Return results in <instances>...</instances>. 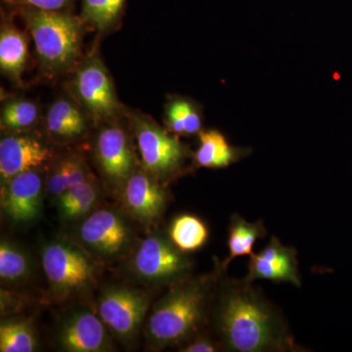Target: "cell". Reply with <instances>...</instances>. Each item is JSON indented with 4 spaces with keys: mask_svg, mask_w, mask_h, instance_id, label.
Masks as SVG:
<instances>
[{
    "mask_svg": "<svg viewBox=\"0 0 352 352\" xmlns=\"http://www.w3.org/2000/svg\"><path fill=\"white\" fill-rule=\"evenodd\" d=\"M95 156L102 175L113 186L124 187L135 168V157L129 136L116 124L103 127L95 143Z\"/></svg>",
    "mask_w": 352,
    "mask_h": 352,
    "instance_id": "10",
    "label": "cell"
},
{
    "mask_svg": "<svg viewBox=\"0 0 352 352\" xmlns=\"http://www.w3.org/2000/svg\"><path fill=\"white\" fill-rule=\"evenodd\" d=\"M10 1L25 6V8L43 11H64L71 6L73 0H10Z\"/></svg>",
    "mask_w": 352,
    "mask_h": 352,
    "instance_id": "29",
    "label": "cell"
},
{
    "mask_svg": "<svg viewBox=\"0 0 352 352\" xmlns=\"http://www.w3.org/2000/svg\"><path fill=\"white\" fill-rule=\"evenodd\" d=\"M192 261L164 234L154 233L139 245L132 270L146 284L173 286L190 277Z\"/></svg>",
    "mask_w": 352,
    "mask_h": 352,
    "instance_id": "6",
    "label": "cell"
},
{
    "mask_svg": "<svg viewBox=\"0 0 352 352\" xmlns=\"http://www.w3.org/2000/svg\"><path fill=\"white\" fill-rule=\"evenodd\" d=\"M149 305L144 292L112 286L102 292L97 309L108 330L122 342H129L140 332Z\"/></svg>",
    "mask_w": 352,
    "mask_h": 352,
    "instance_id": "7",
    "label": "cell"
},
{
    "mask_svg": "<svg viewBox=\"0 0 352 352\" xmlns=\"http://www.w3.org/2000/svg\"><path fill=\"white\" fill-rule=\"evenodd\" d=\"M221 351L305 352L280 308L244 278H220L210 309Z\"/></svg>",
    "mask_w": 352,
    "mask_h": 352,
    "instance_id": "1",
    "label": "cell"
},
{
    "mask_svg": "<svg viewBox=\"0 0 352 352\" xmlns=\"http://www.w3.org/2000/svg\"><path fill=\"white\" fill-rule=\"evenodd\" d=\"M126 0H82V20L100 31L113 27L119 21Z\"/></svg>",
    "mask_w": 352,
    "mask_h": 352,
    "instance_id": "26",
    "label": "cell"
},
{
    "mask_svg": "<svg viewBox=\"0 0 352 352\" xmlns=\"http://www.w3.org/2000/svg\"><path fill=\"white\" fill-rule=\"evenodd\" d=\"M27 39L13 25H2L0 32V68L13 82H21L28 59Z\"/></svg>",
    "mask_w": 352,
    "mask_h": 352,
    "instance_id": "19",
    "label": "cell"
},
{
    "mask_svg": "<svg viewBox=\"0 0 352 352\" xmlns=\"http://www.w3.org/2000/svg\"><path fill=\"white\" fill-rule=\"evenodd\" d=\"M108 328L99 315L78 309L67 316L59 333L58 344L64 351L104 352L112 349Z\"/></svg>",
    "mask_w": 352,
    "mask_h": 352,
    "instance_id": "12",
    "label": "cell"
},
{
    "mask_svg": "<svg viewBox=\"0 0 352 352\" xmlns=\"http://www.w3.org/2000/svg\"><path fill=\"white\" fill-rule=\"evenodd\" d=\"M44 273L58 298H72L94 287L95 267L87 252L68 241L55 240L41 252Z\"/></svg>",
    "mask_w": 352,
    "mask_h": 352,
    "instance_id": "5",
    "label": "cell"
},
{
    "mask_svg": "<svg viewBox=\"0 0 352 352\" xmlns=\"http://www.w3.org/2000/svg\"><path fill=\"white\" fill-rule=\"evenodd\" d=\"M166 122L175 135H195L203 131V117L200 106L184 97L176 96L166 108Z\"/></svg>",
    "mask_w": 352,
    "mask_h": 352,
    "instance_id": "21",
    "label": "cell"
},
{
    "mask_svg": "<svg viewBox=\"0 0 352 352\" xmlns=\"http://www.w3.org/2000/svg\"><path fill=\"white\" fill-rule=\"evenodd\" d=\"M43 180L36 170L24 171L2 185L1 207L16 223H29L41 214Z\"/></svg>",
    "mask_w": 352,
    "mask_h": 352,
    "instance_id": "13",
    "label": "cell"
},
{
    "mask_svg": "<svg viewBox=\"0 0 352 352\" xmlns=\"http://www.w3.org/2000/svg\"><path fill=\"white\" fill-rule=\"evenodd\" d=\"M168 235L180 251L189 254L199 251L207 244L210 231L200 217L183 214L173 219Z\"/></svg>",
    "mask_w": 352,
    "mask_h": 352,
    "instance_id": "20",
    "label": "cell"
},
{
    "mask_svg": "<svg viewBox=\"0 0 352 352\" xmlns=\"http://www.w3.org/2000/svg\"><path fill=\"white\" fill-rule=\"evenodd\" d=\"M124 203L135 219L152 222L162 217L168 196L161 182L145 170H135L122 187Z\"/></svg>",
    "mask_w": 352,
    "mask_h": 352,
    "instance_id": "15",
    "label": "cell"
},
{
    "mask_svg": "<svg viewBox=\"0 0 352 352\" xmlns=\"http://www.w3.org/2000/svg\"><path fill=\"white\" fill-rule=\"evenodd\" d=\"M52 152L29 135H8L0 141V176L2 185L24 171L36 170L50 161Z\"/></svg>",
    "mask_w": 352,
    "mask_h": 352,
    "instance_id": "14",
    "label": "cell"
},
{
    "mask_svg": "<svg viewBox=\"0 0 352 352\" xmlns=\"http://www.w3.org/2000/svg\"><path fill=\"white\" fill-rule=\"evenodd\" d=\"M29 256L13 243L2 240L0 244V278L6 283H20L31 274Z\"/></svg>",
    "mask_w": 352,
    "mask_h": 352,
    "instance_id": "24",
    "label": "cell"
},
{
    "mask_svg": "<svg viewBox=\"0 0 352 352\" xmlns=\"http://www.w3.org/2000/svg\"><path fill=\"white\" fill-rule=\"evenodd\" d=\"M24 18L41 66L51 74L73 66L80 53L82 20L65 11L25 8Z\"/></svg>",
    "mask_w": 352,
    "mask_h": 352,
    "instance_id": "3",
    "label": "cell"
},
{
    "mask_svg": "<svg viewBox=\"0 0 352 352\" xmlns=\"http://www.w3.org/2000/svg\"><path fill=\"white\" fill-rule=\"evenodd\" d=\"M226 271L220 263L212 274L187 278L171 286L153 308L147 322L148 340L152 346H182L198 335L212 309L220 278Z\"/></svg>",
    "mask_w": 352,
    "mask_h": 352,
    "instance_id": "2",
    "label": "cell"
},
{
    "mask_svg": "<svg viewBox=\"0 0 352 352\" xmlns=\"http://www.w3.org/2000/svg\"><path fill=\"white\" fill-rule=\"evenodd\" d=\"M89 177L91 176L82 160L76 156L65 157L55 166L48 178V192L59 198L67 190Z\"/></svg>",
    "mask_w": 352,
    "mask_h": 352,
    "instance_id": "23",
    "label": "cell"
},
{
    "mask_svg": "<svg viewBox=\"0 0 352 352\" xmlns=\"http://www.w3.org/2000/svg\"><path fill=\"white\" fill-rule=\"evenodd\" d=\"M266 234L267 229L263 220L250 222L239 214H233L228 227V256L220 263L222 270L226 271L234 259L254 254V245L265 237Z\"/></svg>",
    "mask_w": 352,
    "mask_h": 352,
    "instance_id": "17",
    "label": "cell"
},
{
    "mask_svg": "<svg viewBox=\"0 0 352 352\" xmlns=\"http://www.w3.org/2000/svg\"><path fill=\"white\" fill-rule=\"evenodd\" d=\"M46 127L58 140H76L87 131V120L78 106L61 98L50 106L46 116Z\"/></svg>",
    "mask_w": 352,
    "mask_h": 352,
    "instance_id": "18",
    "label": "cell"
},
{
    "mask_svg": "<svg viewBox=\"0 0 352 352\" xmlns=\"http://www.w3.org/2000/svg\"><path fill=\"white\" fill-rule=\"evenodd\" d=\"M99 191L92 177L78 183L58 198V210L64 219L85 217L98 201Z\"/></svg>",
    "mask_w": 352,
    "mask_h": 352,
    "instance_id": "22",
    "label": "cell"
},
{
    "mask_svg": "<svg viewBox=\"0 0 352 352\" xmlns=\"http://www.w3.org/2000/svg\"><path fill=\"white\" fill-rule=\"evenodd\" d=\"M132 126L143 170L160 182H170L184 173L187 161L193 157L188 146L144 116H134Z\"/></svg>",
    "mask_w": 352,
    "mask_h": 352,
    "instance_id": "4",
    "label": "cell"
},
{
    "mask_svg": "<svg viewBox=\"0 0 352 352\" xmlns=\"http://www.w3.org/2000/svg\"><path fill=\"white\" fill-rule=\"evenodd\" d=\"M180 351L183 352H215L221 351L217 340L212 339L208 336L197 335L188 342L182 344Z\"/></svg>",
    "mask_w": 352,
    "mask_h": 352,
    "instance_id": "28",
    "label": "cell"
},
{
    "mask_svg": "<svg viewBox=\"0 0 352 352\" xmlns=\"http://www.w3.org/2000/svg\"><path fill=\"white\" fill-rule=\"evenodd\" d=\"M198 136L199 147L192 157L195 168H226L252 153V148L231 145L226 136L217 129L201 131Z\"/></svg>",
    "mask_w": 352,
    "mask_h": 352,
    "instance_id": "16",
    "label": "cell"
},
{
    "mask_svg": "<svg viewBox=\"0 0 352 352\" xmlns=\"http://www.w3.org/2000/svg\"><path fill=\"white\" fill-rule=\"evenodd\" d=\"M39 111L34 102L28 99L7 101L1 110V126L7 131L22 132L36 124Z\"/></svg>",
    "mask_w": 352,
    "mask_h": 352,
    "instance_id": "27",
    "label": "cell"
},
{
    "mask_svg": "<svg viewBox=\"0 0 352 352\" xmlns=\"http://www.w3.org/2000/svg\"><path fill=\"white\" fill-rule=\"evenodd\" d=\"M78 238L92 254L104 259L122 258L133 243V231L118 210L101 208L88 215Z\"/></svg>",
    "mask_w": 352,
    "mask_h": 352,
    "instance_id": "8",
    "label": "cell"
},
{
    "mask_svg": "<svg viewBox=\"0 0 352 352\" xmlns=\"http://www.w3.org/2000/svg\"><path fill=\"white\" fill-rule=\"evenodd\" d=\"M244 279L252 283L256 280H266L275 284L288 283L300 288L302 277L298 271L296 250L282 244L273 236L261 252L250 256L248 274Z\"/></svg>",
    "mask_w": 352,
    "mask_h": 352,
    "instance_id": "11",
    "label": "cell"
},
{
    "mask_svg": "<svg viewBox=\"0 0 352 352\" xmlns=\"http://www.w3.org/2000/svg\"><path fill=\"white\" fill-rule=\"evenodd\" d=\"M38 349L31 326L25 321L6 320L0 325V351L32 352Z\"/></svg>",
    "mask_w": 352,
    "mask_h": 352,
    "instance_id": "25",
    "label": "cell"
},
{
    "mask_svg": "<svg viewBox=\"0 0 352 352\" xmlns=\"http://www.w3.org/2000/svg\"><path fill=\"white\" fill-rule=\"evenodd\" d=\"M78 100L95 120H112L120 105L110 74L100 59L90 58L76 71L73 80Z\"/></svg>",
    "mask_w": 352,
    "mask_h": 352,
    "instance_id": "9",
    "label": "cell"
}]
</instances>
